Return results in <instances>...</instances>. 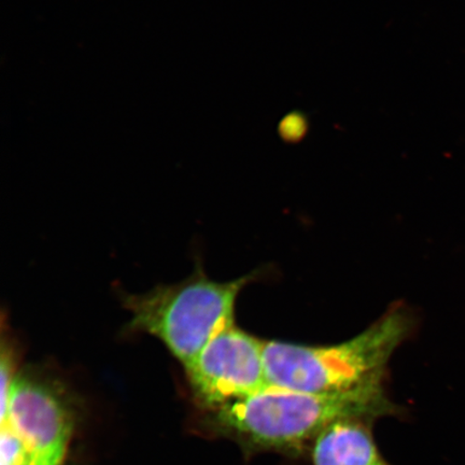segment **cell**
<instances>
[{
	"label": "cell",
	"instance_id": "4",
	"mask_svg": "<svg viewBox=\"0 0 465 465\" xmlns=\"http://www.w3.org/2000/svg\"><path fill=\"white\" fill-rule=\"evenodd\" d=\"M263 351L264 341L234 324L221 331L185 369L196 397L219 410L269 386Z\"/></svg>",
	"mask_w": 465,
	"mask_h": 465
},
{
	"label": "cell",
	"instance_id": "6",
	"mask_svg": "<svg viewBox=\"0 0 465 465\" xmlns=\"http://www.w3.org/2000/svg\"><path fill=\"white\" fill-rule=\"evenodd\" d=\"M362 420H342L325 428L312 445L313 465H391L378 450Z\"/></svg>",
	"mask_w": 465,
	"mask_h": 465
},
{
	"label": "cell",
	"instance_id": "2",
	"mask_svg": "<svg viewBox=\"0 0 465 465\" xmlns=\"http://www.w3.org/2000/svg\"><path fill=\"white\" fill-rule=\"evenodd\" d=\"M409 330L405 312L393 311L340 345L307 347L264 341L267 383L312 393L348 391L380 383L389 359Z\"/></svg>",
	"mask_w": 465,
	"mask_h": 465
},
{
	"label": "cell",
	"instance_id": "7",
	"mask_svg": "<svg viewBox=\"0 0 465 465\" xmlns=\"http://www.w3.org/2000/svg\"><path fill=\"white\" fill-rule=\"evenodd\" d=\"M0 465H29L25 446L8 423L0 433Z\"/></svg>",
	"mask_w": 465,
	"mask_h": 465
},
{
	"label": "cell",
	"instance_id": "5",
	"mask_svg": "<svg viewBox=\"0 0 465 465\" xmlns=\"http://www.w3.org/2000/svg\"><path fill=\"white\" fill-rule=\"evenodd\" d=\"M25 444L29 465H62L71 436V416L61 389L33 373L17 375L7 420Z\"/></svg>",
	"mask_w": 465,
	"mask_h": 465
},
{
	"label": "cell",
	"instance_id": "1",
	"mask_svg": "<svg viewBox=\"0 0 465 465\" xmlns=\"http://www.w3.org/2000/svg\"><path fill=\"white\" fill-rule=\"evenodd\" d=\"M218 411V420L258 450L294 451L342 420L373 421L394 411L381 382L341 392L266 386Z\"/></svg>",
	"mask_w": 465,
	"mask_h": 465
},
{
	"label": "cell",
	"instance_id": "3",
	"mask_svg": "<svg viewBox=\"0 0 465 465\" xmlns=\"http://www.w3.org/2000/svg\"><path fill=\"white\" fill-rule=\"evenodd\" d=\"M246 279L216 282L197 274L142 295H127L134 332L159 339L187 369L221 331L234 324V307Z\"/></svg>",
	"mask_w": 465,
	"mask_h": 465
}]
</instances>
